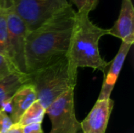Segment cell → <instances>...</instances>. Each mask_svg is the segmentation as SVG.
<instances>
[{"mask_svg":"<svg viewBox=\"0 0 134 133\" xmlns=\"http://www.w3.org/2000/svg\"><path fill=\"white\" fill-rule=\"evenodd\" d=\"M9 4L24 21L28 31L41 27L65 7L67 0H8Z\"/></svg>","mask_w":134,"mask_h":133,"instance_id":"277c9868","label":"cell"},{"mask_svg":"<svg viewBox=\"0 0 134 133\" xmlns=\"http://www.w3.org/2000/svg\"><path fill=\"white\" fill-rule=\"evenodd\" d=\"M89 16L90 13L86 12H76L68 58L77 69L90 67L105 74L110 63L101 57L99 41L103 36L108 34V29L94 24Z\"/></svg>","mask_w":134,"mask_h":133,"instance_id":"7a4b0ae2","label":"cell"},{"mask_svg":"<svg viewBox=\"0 0 134 133\" xmlns=\"http://www.w3.org/2000/svg\"><path fill=\"white\" fill-rule=\"evenodd\" d=\"M37 100V93L33 85L27 82L23 85L10 100V116L13 124H16L23 114Z\"/></svg>","mask_w":134,"mask_h":133,"instance_id":"30bf717a","label":"cell"},{"mask_svg":"<svg viewBox=\"0 0 134 133\" xmlns=\"http://www.w3.org/2000/svg\"><path fill=\"white\" fill-rule=\"evenodd\" d=\"M7 5V30L8 58L15 70L24 74H27L26 68L25 49L28 30L24 21L13 11L8 0Z\"/></svg>","mask_w":134,"mask_h":133,"instance_id":"5b68a950","label":"cell"},{"mask_svg":"<svg viewBox=\"0 0 134 133\" xmlns=\"http://www.w3.org/2000/svg\"><path fill=\"white\" fill-rule=\"evenodd\" d=\"M13 125L10 116L5 111L0 110V133H6Z\"/></svg>","mask_w":134,"mask_h":133,"instance_id":"2e32d148","label":"cell"},{"mask_svg":"<svg viewBox=\"0 0 134 133\" xmlns=\"http://www.w3.org/2000/svg\"><path fill=\"white\" fill-rule=\"evenodd\" d=\"M46 114L51 122L49 133H79L81 129L75 116L73 89L53 101L46 109Z\"/></svg>","mask_w":134,"mask_h":133,"instance_id":"8992f818","label":"cell"},{"mask_svg":"<svg viewBox=\"0 0 134 133\" xmlns=\"http://www.w3.org/2000/svg\"><path fill=\"white\" fill-rule=\"evenodd\" d=\"M6 13V0H0V53L8 57V30Z\"/></svg>","mask_w":134,"mask_h":133,"instance_id":"4fadbf2b","label":"cell"},{"mask_svg":"<svg viewBox=\"0 0 134 133\" xmlns=\"http://www.w3.org/2000/svg\"><path fill=\"white\" fill-rule=\"evenodd\" d=\"M29 75V82L37 93V100L46 109L53 101L70 89H75L78 69L68 57Z\"/></svg>","mask_w":134,"mask_h":133,"instance_id":"3957f363","label":"cell"},{"mask_svg":"<svg viewBox=\"0 0 134 133\" xmlns=\"http://www.w3.org/2000/svg\"><path fill=\"white\" fill-rule=\"evenodd\" d=\"M133 45L122 42L119 49L115 58L109 63L108 73L104 74V79L102 84L101 90L97 100H106L111 98V94L117 82L120 71L123 67L126 56Z\"/></svg>","mask_w":134,"mask_h":133,"instance_id":"9c48e42d","label":"cell"},{"mask_svg":"<svg viewBox=\"0 0 134 133\" xmlns=\"http://www.w3.org/2000/svg\"><path fill=\"white\" fill-rule=\"evenodd\" d=\"M23 133H43L42 123H35L22 127Z\"/></svg>","mask_w":134,"mask_h":133,"instance_id":"e0dca14e","label":"cell"},{"mask_svg":"<svg viewBox=\"0 0 134 133\" xmlns=\"http://www.w3.org/2000/svg\"><path fill=\"white\" fill-rule=\"evenodd\" d=\"M76 11L71 4L27 36L25 59L27 74L68 57Z\"/></svg>","mask_w":134,"mask_h":133,"instance_id":"6da1fadb","label":"cell"},{"mask_svg":"<svg viewBox=\"0 0 134 133\" xmlns=\"http://www.w3.org/2000/svg\"><path fill=\"white\" fill-rule=\"evenodd\" d=\"M114 101L109 98L97 100L86 118L80 123L82 133H105L113 110Z\"/></svg>","mask_w":134,"mask_h":133,"instance_id":"52a82bcc","label":"cell"},{"mask_svg":"<svg viewBox=\"0 0 134 133\" xmlns=\"http://www.w3.org/2000/svg\"><path fill=\"white\" fill-rule=\"evenodd\" d=\"M15 72L17 71L15 70L8 57L0 53V80Z\"/></svg>","mask_w":134,"mask_h":133,"instance_id":"9a60e30c","label":"cell"},{"mask_svg":"<svg viewBox=\"0 0 134 133\" xmlns=\"http://www.w3.org/2000/svg\"><path fill=\"white\" fill-rule=\"evenodd\" d=\"M108 34L122 42L134 43V7L132 0H122L119 17L114 25L108 29Z\"/></svg>","mask_w":134,"mask_h":133,"instance_id":"ba28073f","label":"cell"},{"mask_svg":"<svg viewBox=\"0 0 134 133\" xmlns=\"http://www.w3.org/2000/svg\"><path fill=\"white\" fill-rule=\"evenodd\" d=\"M27 82H29V75L18 72L13 73L0 80V110L9 114L12 96L23 85Z\"/></svg>","mask_w":134,"mask_h":133,"instance_id":"8fae6325","label":"cell"},{"mask_svg":"<svg viewBox=\"0 0 134 133\" xmlns=\"http://www.w3.org/2000/svg\"><path fill=\"white\" fill-rule=\"evenodd\" d=\"M77 8L76 12H86L90 13L97 6L99 0H71Z\"/></svg>","mask_w":134,"mask_h":133,"instance_id":"5bb4252c","label":"cell"},{"mask_svg":"<svg viewBox=\"0 0 134 133\" xmlns=\"http://www.w3.org/2000/svg\"><path fill=\"white\" fill-rule=\"evenodd\" d=\"M6 133H23V128L17 124H14Z\"/></svg>","mask_w":134,"mask_h":133,"instance_id":"ac0fdd59","label":"cell"},{"mask_svg":"<svg viewBox=\"0 0 134 133\" xmlns=\"http://www.w3.org/2000/svg\"><path fill=\"white\" fill-rule=\"evenodd\" d=\"M45 114L46 109L43 107L39 101L36 100L23 114L20 119L16 124L21 127H24L35 123H42Z\"/></svg>","mask_w":134,"mask_h":133,"instance_id":"7c38bea8","label":"cell"}]
</instances>
